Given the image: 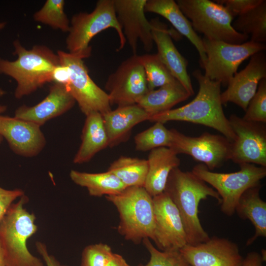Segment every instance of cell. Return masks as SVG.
Segmentation results:
<instances>
[{"label": "cell", "mask_w": 266, "mask_h": 266, "mask_svg": "<svg viewBox=\"0 0 266 266\" xmlns=\"http://www.w3.org/2000/svg\"><path fill=\"white\" fill-rule=\"evenodd\" d=\"M193 75L199 85L196 97L185 105L152 115L148 121L164 124L178 121L200 124L218 131L231 142H233L235 134L223 109L221 85L207 78L199 69L194 71Z\"/></svg>", "instance_id": "cell-1"}, {"label": "cell", "mask_w": 266, "mask_h": 266, "mask_svg": "<svg viewBox=\"0 0 266 266\" xmlns=\"http://www.w3.org/2000/svg\"><path fill=\"white\" fill-rule=\"evenodd\" d=\"M164 192L178 209L186 233L187 244L196 245L207 241L210 237L199 218V205L201 200L212 197L221 202L217 191L192 172L179 167L173 169L168 177Z\"/></svg>", "instance_id": "cell-2"}, {"label": "cell", "mask_w": 266, "mask_h": 266, "mask_svg": "<svg viewBox=\"0 0 266 266\" xmlns=\"http://www.w3.org/2000/svg\"><path fill=\"white\" fill-rule=\"evenodd\" d=\"M13 46L17 59L10 61L0 57V73L16 81L14 95L20 99L51 82L52 72L61 63L57 53L46 46L36 45L27 49L16 40Z\"/></svg>", "instance_id": "cell-3"}, {"label": "cell", "mask_w": 266, "mask_h": 266, "mask_svg": "<svg viewBox=\"0 0 266 266\" xmlns=\"http://www.w3.org/2000/svg\"><path fill=\"white\" fill-rule=\"evenodd\" d=\"M29 201L25 195L13 203L0 221V243L6 266H43L39 258L28 249V240L37 231L34 213L24 207Z\"/></svg>", "instance_id": "cell-4"}, {"label": "cell", "mask_w": 266, "mask_h": 266, "mask_svg": "<svg viewBox=\"0 0 266 266\" xmlns=\"http://www.w3.org/2000/svg\"><path fill=\"white\" fill-rule=\"evenodd\" d=\"M117 208L119 233L128 240L139 243L153 239L154 210L153 197L143 187H126L119 194L105 196Z\"/></svg>", "instance_id": "cell-5"}, {"label": "cell", "mask_w": 266, "mask_h": 266, "mask_svg": "<svg viewBox=\"0 0 266 266\" xmlns=\"http://www.w3.org/2000/svg\"><path fill=\"white\" fill-rule=\"evenodd\" d=\"M108 28L114 29L118 33L120 45L117 51L121 50L126 39L117 19L113 0H99L91 12L74 14L70 22L66 39L69 53L79 54L84 59L89 58L92 51L89 45L91 40Z\"/></svg>", "instance_id": "cell-6"}, {"label": "cell", "mask_w": 266, "mask_h": 266, "mask_svg": "<svg viewBox=\"0 0 266 266\" xmlns=\"http://www.w3.org/2000/svg\"><path fill=\"white\" fill-rule=\"evenodd\" d=\"M181 11L189 19L194 31L211 40L239 44L249 36L236 31L233 18L222 5L209 0H177Z\"/></svg>", "instance_id": "cell-7"}, {"label": "cell", "mask_w": 266, "mask_h": 266, "mask_svg": "<svg viewBox=\"0 0 266 266\" xmlns=\"http://www.w3.org/2000/svg\"><path fill=\"white\" fill-rule=\"evenodd\" d=\"M240 170L231 173L215 172L202 164L195 166L192 173L215 189L221 200V210L228 216L235 213L237 202L249 188L260 184L266 176V167L252 164L239 165Z\"/></svg>", "instance_id": "cell-8"}, {"label": "cell", "mask_w": 266, "mask_h": 266, "mask_svg": "<svg viewBox=\"0 0 266 266\" xmlns=\"http://www.w3.org/2000/svg\"><path fill=\"white\" fill-rule=\"evenodd\" d=\"M202 39L206 56L202 67L204 75L223 86H227L244 60L266 49L264 43L251 40L235 44L205 37Z\"/></svg>", "instance_id": "cell-9"}, {"label": "cell", "mask_w": 266, "mask_h": 266, "mask_svg": "<svg viewBox=\"0 0 266 266\" xmlns=\"http://www.w3.org/2000/svg\"><path fill=\"white\" fill-rule=\"evenodd\" d=\"M60 62L68 66L70 81L66 87L85 116L98 112L102 115L110 111L111 104L107 93L90 77L84 57L77 54L59 50Z\"/></svg>", "instance_id": "cell-10"}, {"label": "cell", "mask_w": 266, "mask_h": 266, "mask_svg": "<svg viewBox=\"0 0 266 266\" xmlns=\"http://www.w3.org/2000/svg\"><path fill=\"white\" fill-rule=\"evenodd\" d=\"M111 105L118 107L137 104L149 91L139 56L124 60L108 77L105 84Z\"/></svg>", "instance_id": "cell-11"}, {"label": "cell", "mask_w": 266, "mask_h": 266, "mask_svg": "<svg viewBox=\"0 0 266 266\" xmlns=\"http://www.w3.org/2000/svg\"><path fill=\"white\" fill-rule=\"evenodd\" d=\"M170 130L172 141L169 148L177 155H190L211 171L230 160L232 142L224 136L204 132L199 136L192 137Z\"/></svg>", "instance_id": "cell-12"}, {"label": "cell", "mask_w": 266, "mask_h": 266, "mask_svg": "<svg viewBox=\"0 0 266 266\" xmlns=\"http://www.w3.org/2000/svg\"><path fill=\"white\" fill-rule=\"evenodd\" d=\"M229 120L236 136L231 143L230 160L239 165L252 164L266 167V124L247 121L234 114Z\"/></svg>", "instance_id": "cell-13"}, {"label": "cell", "mask_w": 266, "mask_h": 266, "mask_svg": "<svg viewBox=\"0 0 266 266\" xmlns=\"http://www.w3.org/2000/svg\"><path fill=\"white\" fill-rule=\"evenodd\" d=\"M154 233L153 240L161 251L180 250L187 244L178 209L164 192L153 197Z\"/></svg>", "instance_id": "cell-14"}, {"label": "cell", "mask_w": 266, "mask_h": 266, "mask_svg": "<svg viewBox=\"0 0 266 266\" xmlns=\"http://www.w3.org/2000/svg\"><path fill=\"white\" fill-rule=\"evenodd\" d=\"M117 20L133 54L138 41L150 52L154 42L151 25L145 15L146 0H113Z\"/></svg>", "instance_id": "cell-15"}, {"label": "cell", "mask_w": 266, "mask_h": 266, "mask_svg": "<svg viewBox=\"0 0 266 266\" xmlns=\"http://www.w3.org/2000/svg\"><path fill=\"white\" fill-rule=\"evenodd\" d=\"M180 251L191 266H242L243 261L237 244L216 236Z\"/></svg>", "instance_id": "cell-16"}, {"label": "cell", "mask_w": 266, "mask_h": 266, "mask_svg": "<svg viewBox=\"0 0 266 266\" xmlns=\"http://www.w3.org/2000/svg\"><path fill=\"white\" fill-rule=\"evenodd\" d=\"M264 78H266V56L261 51L251 56L246 67L230 80L227 89L221 94L222 104L233 102L245 111Z\"/></svg>", "instance_id": "cell-17"}, {"label": "cell", "mask_w": 266, "mask_h": 266, "mask_svg": "<svg viewBox=\"0 0 266 266\" xmlns=\"http://www.w3.org/2000/svg\"><path fill=\"white\" fill-rule=\"evenodd\" d=\"M40 127L28 121L0 115V136L6 139L13 151L23 156H34L45 146Z\"/></svg>", "instance_id": "cell-18"}, {"label": "cell", "mask_w": 266, "mask_h": 266, "mask_svg": "<svg viewBox=\"0 0 266 266\" xmlns=\"http://www.w3.org/2000/svg\"><path fill=\"white\" fill-rule=\"evenodd\" d=\"M150 22L153 42L157 46L159 58L174 77L192 96L194 91L187 71V60L174 45L167 26L158 18Z\"/></svg>", "instance_id": "cell-19"}, {"label": "cell", "mask_w": 266, "mask_h": 266, "mask_svg": "<svg viewBox=\"0 0 266 266\" xmlns=\"http://www.w3.org/2000/svg\"><path fill=\"white\" fill-rule=\"evenodd\" d=\"M75 103L74 98L66 86L53 83L44 100L33 106H21L16 109L14 117L40 127L49 120L69 110Z\"/></svg>", "instance_id": "cell-20"}, {"label": "cell", "mask_w": 266, "mask_h": 266, "mask_svg": "<svg viewBox=\"0 0 266 266\" xmlns=\"http://www.w3.org/2000/svg\"><path fill=\"white\" fill-rule=\"evenodd\" d=\"M108 146L125 140L135 125L149 120L150 115L137 104L119 106L102 115Z\"/></svg>", "instance_id": "cell-21"}, {"label": "cell", "mask_w": 266, "mask_h": 266, "mask_svg": "<svg viewBox=\"0 0 266 266\" xmlns=\"http://www.w3.org/2000/svg\"><path fill=\"white\" fill-rule=\"evenodd\" d=\"M145 11L164 17L179 33L187 38L197 50L200 58V65L202 68L206 60L202 39L194 31L191 22L181 11L175 1L146 0Z\"/></svg>", "instance_id": "cell-22"}, {"label": "cell", "mask_w": 266, "mask_h": 266, "mask_svg": "<svg viewBox=\"0 0 266 266\" xmlns=\"http://www.w3.org/2000/svg\"><path fill=\"white\" fill-rule=\"evenodd\" d=\"M177 155L167 147L150 151L147 160L148 171L144 188L152 197L164 192L170 172L180 165Z\"/></svg>", "instance_id": "cell-23"}, {"label": "cell", "mask_w": 266, "mask_h": 266, "mask_svg": "<svg viewBox=\"0 0 266 266\" xmlns=\"http://www.w3.org/2000/svg\"><path fill=\"white\" fill-rule=\"evenodd\" d=\"M86 117L81 135V143L73 159L75 164L88 162L97 153L108 146L102 115L99 112H93Z\"/></svg>", "instance_id": "cell-24"}, {"label": "cell", "mask_w": 266, "mask_h": 266, "mask_svg": "<svg viewBox=\"0 0 266 266\" xmlns=\"http://www.w3.org/2000/svg\"><path fill=\"white\" fill-rule=\"evenodd\" d=\"M261 185L251 187L239 198L235 208L238 216L248 219L255 227V233L246 242L251 245L258 237H266V202L260 197Z\"/></svg>", "instance_id": "cell-25"}, {"label": "cell", "mask_w": 266, "mask_h": 266, "mask_svg": "<svg viewBox=\"0 0 266 266\" xmlns=\"http://www.w3.org/2000/svg\"><path fill=\"white\" fill-rule=\"evenodd\" d=\"M191 95L179 82L148 91L137 104L152 115L169 110Z\"/></svg>", "instance_id": "cell-26"}, {"label": "cell", "mask_w": 266, "mask_h": 266, "mask_svg": "<svg viewBox=\"0 0 266 266\" xmlns=\"http://www.w3.org/2000/svg\"><path fill=\"white\" fill-rule=\"evenodd\" d=\"M69 176L74 183L86 188L89 195L93 197L116 195L126 188L114 174L109 171L88 173L71 170Z\"/></svg>", "instance_id": "cell-27"}, {"label": "cell", "mask_w": 266, "mask_h": 266, "mask_svg": "<svg viewBox=\"0 0 266 266\" xmlns=\"http://www.w3.org/2000/svg\"><path fill=\"white\" fill-rule=\"evenodd\" d=\"M126 187H143L148 171L147 160L121 156L108 168Z\"/></svg>", "instance_id": "cell-28"}, {"label": "cell", "mask_w": 266, "mask_h": 266, "mask_svg": "<svg viewBox=\"0 0 266 266\" xmlns=\"http://www.w3.org/2000/svg\"><path fill=\"white\" fill-rule=\"evenodd\" d=\"M237 32L251 37V41L264 43L266 41V0L238 16L232 23Z\"/></svg>", "instance_id": "cell-29"}, {"label": "cell", "mask_w": 266, "mask_h": 266, "mask_svg": "<svg viewBox=\"0 0 266 266\" xmlns=\"http://www.w3.org/2000/svg\"><path fill=\"white\" fill-rule=\"evenodd\" d=\"M149 91L178 81L161 61L157 54L139 56Z\"/></svg>", "instance_id": "cell-30"}, {"label": "cell", "mask_w": 266, "mask_h": 266, "mask_svg": "<svg viewBox=\"0 0 266 266\" xmlns=\"http://www.w3.org/2000/svg\"><path fill=\"white\" fill-rule=\"evenodd\" d=\"M172 141L171 130L167 129L164 123L155 124L136 134L134 137L135 149L138 151H151L161 147H169Z\"/></svg>", "instance_id": "cell-31"}, {"label": "cell", "mask_w": 266, "mask_h": 266, "mask_svg": "<svg viewBox=\"0 0 266 266\" xmlns=\"http://www.w3.org/2000/svg\"><path fill=\"white\" fill-rule=\"evenodd\" d=\"M64 0H47L33 15L35 21L64 32H68L70 22L64 12Z\"/></svg>", "instance_id": "cell-32"}, {"label": "cell", "mask_w": 266, "mask_h": 266, "mask_svg": "<svg viewBox=\"0 0 266 266\" xmlns=\"http://www.w3.org/2000/svg\"><path fill=\"white\" fill-rule=\"evenodd\" d=\"M143 242L150 253V258L145 265L138 266H191L180 250L161 251L155 248L147 238Z\"/></svg>", "instance_id": "cell-33"}, {"label": "cell", "mask_w": 266, "mask_h": 266, "mask_svg": "<svg viewBox=\"0 0 266 266\" xmlns=\"http://www.w3.org/2000/svg\"><path fill=\"white\" fill-rule=\"evenodd\" d=\"M242 118L247 121L266 123V78L260 82Z\"/></svg>", "instance_id": "cell-34"}, {"label": "cell", "mask_w": 266, "mask_h": 266, "mask_svg": "<svg viewBox=\"0 0 266 266\" xmlns=\"http://www.w3.org/2000/svg\"><path fill=\"white\" fill-rule=\"evenodd\" d=\"M113 253L111 247L106 244L88 245L82 251L81 266H105Z\"/></svg>", "instance_id": "cell-35"}, {"label": "cell", "mask_w": 266, "mask_h": 266, "mask_svg": "<svg viewBox=\"0 0 266 266\" xmlns=\"http://www.w3.org/2000/svg\"><path fill=\"white\" fill-rule=\"evenodd\" d=\"M263 0H220L216 2L223 5L234 18L240 16L256 7Z\"/></svg>", "instance_id": "cell-36"}, {"label": "cell", "mask_w": 266, "mask_h": 266, "mask_svg": "<svg viewBox=\"0 0 266 266\" xmlns=\"http://www.w3.org/2000/svg\"><path fill=\"white\" fill-rule=\"evenodd\" d=\"M23 195L21 189L6 190L0 187V221L13 201Z\"/></svg>", "instance_id": "cell-37"}, {"label": "cell", "mask_w": 266, "mask_h": 266, "mask_svg": "<svg viewBox=\"0 0 266 266\" xmlns=\"http://www.w3.org/2000/svg\"><path fill=\"white\" fill-rule=\"evenodd\" d=\"M56 66L52 73V82L67 86L70 81V70L66 64L61 63Z\"/></svg>", "instance_id": "cell-38"}, {"label": "cell", "mask_w": 266, "mask_h": 266, "mask_svg": "<svg viewBox=\"0 0 266 266\" xmlns=\"http://www.w3.org/2000/svg\"><path fill=\"white\" fill-rule=\"evenodd\" d=\"M35 246L37 252L45 262L46 266H68L61 264L53 256L50 255L44 243L37 241L35 243Z\"/></svg>", "instance_id": "cell-39"}, {"label": "cell", "mask_w": 266, "mask_h": 266, "mask_svg": "<svg viewBox=\"0 0 266 266\" xmlns=\"http://www.w3.org/2000/svg\"><path fill=\"white\" fill-rule=\"evenodd\" d=\"M264 262L261 254L256 251H251L243 259L242 266H264Z\"/></svg>", "instance_id": "cell-40"}, {"label": "cell", "mask_w": 266, "mask_h": 266, "mask_svg": "<svg viewBox=\"0 0 266 266\" xmlns=\"http://www.w3.org/2000/svg\"><path fill=\"white\" fill-rule=\"evenodd\" d=\"M105 266H130L120 255L113 253Z\"/></svg>", "instance_id": "cell-41"}, {"label": "cell", "mask_w": 266, "mask_h": 266, "mask_svg": "<svg viewBox=\"0 0 266 266\" xmlns=\"http://www.w3.org/2000/svg\"><path fill=\"white\" fill-rule=\"evenodd\" d=\"M0 266H6L4 253L0 243Z\"/></svg>", "instance_id": "cell-42"}, {"label": "cell", "mask_w": 266, "mask_h": 266, "mask_svg": "<svg viewBox=\"0 0 266 266\" xmlns=\"http://www.w3.org/2000/svg\"><path fill=\"white\" fill-rule=\"evenodd\" d=\"M6 109H7V107L5 105L0 104V115H1V113L5 111ZM2 137L1 136H0V143L1 142L2 140Z\"/></svg>", "instance_id": "cell-43"}, {"label": "cell", "mask_w": 266, "mask_h": 266, "mask_svg": "<svg viewBox=\"0 0 266 266\" xmlns=\"http://www.w3.org/2000/svg\"><path fill=\"white\" fill-rule=\"evenodd\" d=\"M6 25L5 22H0V30L3 29Z\"/></svg>", "instance_id": "cell-44"}, {"label": "cell", "mask_w": 266, "mask_h": 266, "mask_svg": "<svg viewBox=\"0 0 266 266\" xmlns=\"http://www.w3.org/2000/svg\"><path fill=\"white\" fill-rule=\"evenodd\" d=\"M5 94V92L1 88H0V97Z\"/></svg>", "instance_id": "cell-45"}]
</instances>
